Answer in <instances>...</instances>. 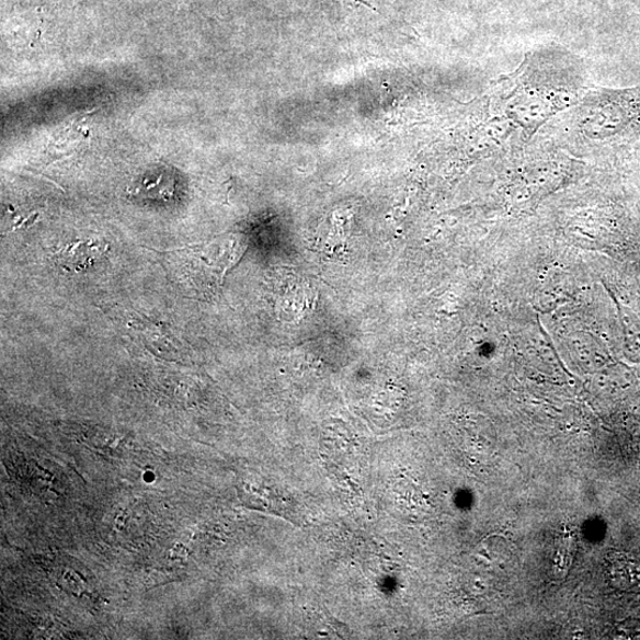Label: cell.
I'll use <instances>...</instances> for the list:
<instances>
[{"instance_id":"cell-2","label":"cell","mask_w":640,"mask_h":640,"mask_svg":"<svg viewBox=\"0 0 640 640\" xmlns=\"http://www.w3.org/2000/svg\"><path fill=\"white\" fill-rule=\"evenodd\" d=\"M108 251L107 243L99 241H78L65 247L57 252L55 259L57 265L70 272H79L92 266L98 260L104 256Z\"/></svg>"},{"instance_id":"cell-3","label":"cell","mask_w":640,"mask_h":640,"mask_svg":"<svg viewBox=\"0 0 640 640\" xmlns=\"http://www.w3.org/2000/svg\"><path fill=\"white\" fill-rule=\"evenodd\" d=\"M576 551V541L573 534L562 533L557 541L555 562V574L557 578H563L570 571Z\"/></svg>"},{"instance_id":"cell-1","label":"cell","mask_w":640,"mask_h":640,"mask_svg":"<svg viewBox=\"0 0 640 640\" xmlns=\"http://www.w3.org/2000/svg\"><path fill=\"white\" fill-rule=\"evenodd\" d=\"M605 578L609 587L622 593L640 592V563L622 552H614L605 561Z\"/></svg>"}]
</instances>
